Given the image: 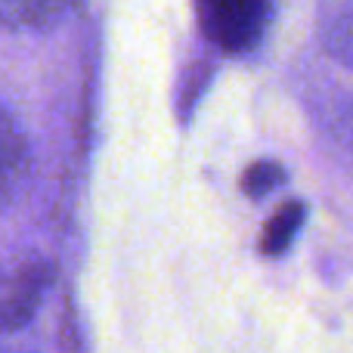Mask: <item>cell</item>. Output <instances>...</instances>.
Instances as JSON below:
<instances>
[{
	"mask_svg": "<svg viewBox=\"0 0 353 353\" xmlns=\"http://www.w3.org/2000/svg\"><path fill=\"white\" fill-rule=\"evenodd\" d=\"M31 174V146L22 124L0 103V211L10 208Z\"/></svg>",
	"mask_w": 353,
	"mask_h": 353,
	"instance_id": "cell-3",
	"label": "cell"
},
{
	"mask_svg": "<svg viewBox=\"0 0 353 353\" xmlns=\"http://www.w3.org/2000/svg\"><path fill=\"white\" fill-rule=\"evenodd\" d=\"M56 267L43 257H22L0 270V332H19L37 316Z\"/></svg>",
	"mask_w": 353,
	"mask_h": 353,
	"instance_id": "cell-2",
	"label": "cell"
},
{
	"mask_svg": "<svg viewBox=\"0 0 353 353\" xmlns=\"http://www.w3.org/2000/svg\"><path fill=\"white\" fill-rule=\"evenodd\" d=\"M304 217H307V205H301V201H285V205L267 220V226H263V236H261L263 254L267 257L285 254L288 245L298 236V230L304 226Z\"/></svg>",
	"mask_w": 353,
	"mask_h": 353,
	"instance_id": "cell-4",
	"label": "cell"
},
{
	"mask_svg": "<svg viewBox=\"0 0 353 353\" xmlns=\"http://www.w3.org/2000/svg\"><path fill=\"white\" fill-rule=\"evenodd\" d=\"M282 180H285V171H282L279 161H254V165L242 174V192L248 195V199H263V195L273 192Z\"/></svg>",
	"mask_w": 353,
	"mask_h": 353,
	"instance_id": "cell-6",
	"label": "cell"
},
{
	"mask_svg": "<svg viewBox=\"0 0 353 353\" xmlns=\"http://www.w3.org/2000/svg\"><path fill=\"white\" fill-rule=\"evenodd\" d=\"M74 0H0V22L6 25H50L72 10Z\"/></svg>",
	"mask_w": 353,
	"mask_h": 353,
	"instance_id": "cell-5",
	"label": "cell"
},
{
	"mask_svg": "<svg viewBox=\"0 0 353 353\" xmlns=\"http://www.w3.org/2000/svg\"><path fill=\"white\" fill-rule=\"evenodd\" d=\"M201 34L223 53H248L263 41L273 6L270 0H195Z\"/></svg>",
	"mask_w": 353,
	"mask_h": 353,
	"instance_id": "cell-1",
	"label": "cell"
}]
</instances>
